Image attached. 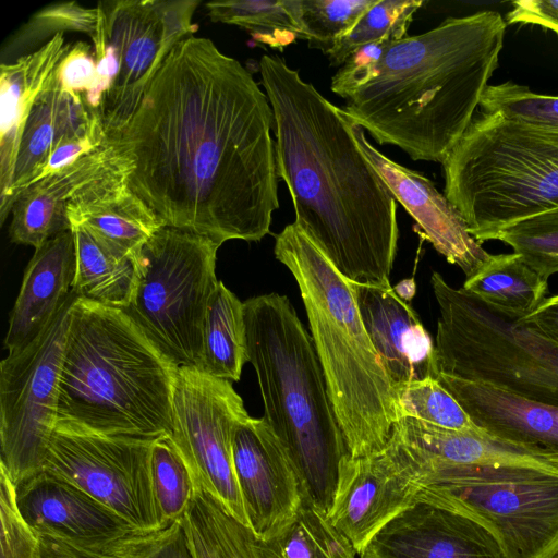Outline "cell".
Returning <instances> with one entry per match:
<instances>
[{
    "label": "cell",
    "instance_id": "cell-28",
    "mask_svg": "<svg viewBox=\"0 0 558 558\" xmlns=\"http://www.w3.org/2000/svg\"><path fill=\"white\" fill-rule=\"evenodd\" d=\"M181 521L195 558H272L265 541L201 486Z\"/></svg>",
    "mask_w": 558,
    "mask_h": 558
},
{
    "label": "cell",
    "instance_id": "cell-12",
    "mask_svg": "<svg viewBox=\"0 0 558 558\" xmlns=\"http://www.w3.org/2000/svg\"><path fill=\"white\" fill-rule=\"evenodd\" d=\"M248 416L232 381L214 377L198 367H178L169 436L195 486L203 487L247 526L233 466L232 442L238 425Z\"/></svg>",
    "mask_w": 558,
    "mask_h": 558
},
{
    "label": "cell",
    "instance_id": "cell-27",
    "mask_svg": "<svg viewBox=\"0 0 558 558\" xmlns=\"http://www.w3.org/2000/svg\"><path fill=\"white\" fill-rule=\"evenodd\" d=\"M75 241L72 291L82 299L125 310L137 281V260L96 239L80 225H71Z\"/></svg>",
    "mask_w": 558,
    "mask_h": 558
},
{
    "label": "cell",
    "instance_id": "cell-29",
    "mask_svg": "<svg viewBox=\"0 0 558 558\" xmlns=\"http://www.w3.org/2000/svg\"><path fill=\"white\" fill-rule=\"evenodd\" d=\"M547 281L517 253L490 254L461 289L492 308L523 317L545 299Z\"/></svg>",
    "mask_w": 558,
    "mask_h": 558
},
{
    "label": "cell",
    "instance_id": "cell-21",
    "mask_svg": "<svg viewBox=\"0 0 558 558\" xmlns=\"http://www.w3.org/2000/svg\"><path fill=\"white\" fill-rule=\"evenodd\" d=\"M353 286L366 331L395 387L435 377V343L414 308L391 286Z\"/></svg>",
    "mask_w": 558,
    "mask_h": 558
},
{
    "label": "cell",
    "instance_id": "cell-17",
    "mask_svg": "<svg viewBox=\"0 0 558 558\" xmlns=\"http://www.w3.org/2000/svg\"><path fill=\"white\" fill-rule=\"evenodd\" d=\"M26 523L50 536L94 554L137 532L130 522L66 480L43 470L15 486Z\"/></svg>",
    "mask_w": 558,
    "mask_h": 558
},
{
    "label": "cell",
    "instance_id": "cell-22",
    "mask_svg": "<svg viewBox=\"0 0 558 558\" xmlns=\"http://www.w3.org/2000/svg\"><path fill=\"white\" fill-rule=\"evenodd\" d=\"M66 216L70 225L84 227L102 243L135 260L144 244L165 227L130 187L118 159L72 194Z\"/></svg>",
    "mask_w": 558,
    "mask_h": 558
},
{
    "label": "cell",
    "instance_id": "cell-39",
    "mask_svg": "<svg viewBox=\"0 0 558 558\" xmlns=\"http://www.w3.org/2000/svg\"><path fill=\"white\" fill-rule=\"evenodd\" d=\"M377 0H300L303 39L328 53Z\"/></svg>",
    "mask_w": 558,
    "mask_h": 558
},
{
    "label": "cell",
    "instance_id": "cell-19",
    "mask_svg": "<svg viewBox=\"0 0 558 558\" xmlns=\"http://www.w3.org/2000/svg\"><path fill=\"white\" fill-rule=\"evenodd\" d=\"M359 558H507L476 520L417 501L392 519Z\"/></svg>",
    "mask_w": 558,
    "mask_h": 558
},
{
    "label": "cell",
    "instance_id": "cell-41",
    "mask_svg": "<svg viewBox=\"0 0 558 558\" xmlns=\"http://www.w3.org/2000/svg\"><path fill=\"white\" fill-rule=\"evenodd\" d=\"M109 558H195L181 519L151 532L137 531L112 544Z\"/></svg>",
    "mask_w": 558,
    "mask_h": 558
},
{
    "label": "cell",
    "instance_id": "cell-31",
    "mask_svg": "<svg viewBox=\"0 0 558 558\" xmlns=\"http://www.w3.org/2000/svg\"><path fill=\"white\" fill-rule=\"evenodd\" d=\"M209 19L248 31L276 49L303 39L300 0H226L206 2Z\"/></svg>",
    "mask_w": 558,
    "mask_h": 558
},
{
    "label": "cell",
    "instance_id": "cell-16",
    "mask_svg": "<svg viewBox=\"0 0 558 558\" xmlns=\"http://www.w3.org/2000/svg\"><path fill=\"white\" fill-rule=\"evenodd\" d=\"M232 454L248 526L269 541L296 515L306 488L264 417L248 416L238 425Z\"/></svg>",
    "mask_w": 558,
    "mask_h": 558
},
{
    "label": "cell",
    "instance_id": "cell-33",
    "mask_svg": "<svg viewBox=\"0 0 558 558\" xmlns=\"http://www.w3.org/2000/svg\"><path fill=\"white\" fill-rule=\"evenodd\" d=\"M57 86L46 89L33 107L20 141L13 180L5 198L0 202V223L11 214L17 196L29 186L45 168L54 141V98Z\"/></svg>",
    "mask_w": 558,
    "mask_h": 558
},
{
    "label": "cell",
    "instance_id": "cell-7",
    "mask_svg": "<svg viewBox=\"0 0 558 558\" xmlns=\"http://www.w3.org/2000/svg\"><path fill=\"white\" fill-rule=\"evenodd\" d=\"M441 165L444 194L481 244L558 207V130L478 111Z\"/></svg>",
    "mask_w": 558,
    "mask_h": 558
},
{
    "label": "cell",
    "instance_id": "cell-6",
    "mask_svg": "<svg viewBox=\"0 0 558 558\" xmlns=\"http://www.w3.org/2000/svg\"><path fill=\"white\" fill-rule=\"evenodd\" d=\"M244 322L264 418L327 513L339 466L351 454L312 338L289 299L276 292L246 300Z\"/></svg>",
    "mask_w": 558,
    "mask_h": 558
},
{
    "label": "cell",
    "instance_id": "cell-26",
    "mask_svg": "<svg viewBox=\"0 0 558 558\" xmlns=\"http://www.w3.org/2000/svg\"><path fill=\"white\" fill-rule=\"evenodd\" d=\"M71 47L63 34H58L39 49L1 63L0 202L12 184L26 120L39 96L53 84L56 68Z\"/></svg>",
    "mask_w": 558,
    "mask_h": 558
},
{
    "label": "cell",
    "instance_id": "cell-36",
    "mask_svg": "<svg viewBox=\"0 0 558 558\" xmlns=\"http://www.w3.org/2000/svg\"><path fill=\"white\" fill-rule=\"evenodd\" d=\"M424 3L422 0H377L327 53L330 64L342 65L360 46L407 37L413 15Z\"/></svg>",
    "mask_w": 558,
    "mask_h": 558
},
{
    "label": "cell",
    "instance_id": "cell-47",
    "mask_svg": "<svg viewBox=\"0 0 558 558\" xmlns=\"http://www.w3.org/2000/svg\"><path fill=\"white\" fill-rule=\"evenodd\" d=\"M92 116L93 112L86 107L82 95L60 92L57 87L53 113V145L60 140L71 136L81 130L89 122Z\"/></svg>",
    "mask_w": 558,
    "mask_h": 558
},
{
    "label": "cell",
    "instance_id": "cell-15",
    "mask_svg": "<svg viewBox=\"0 0 558 558\" xmlns=\"http://www.w3.org/2000/svg\"><path fill=\"white\" fill-rule=\"evenodd\" d=\"M418 490L414 471L387 442L374 454L342 460L327 518L360 556L380 530L416 502Z\"/></svg>",
    "mask_w": 558,
    "mask_h": 558
},
{
    "label": "cell",
    "instance_id": "cell-45",
    "mask_svg": "<svg viewBox=\"0 0 558 558\" xmlns=\"http://www.w3.org/2000/svg\"><path fill=\"white\" fill-rule=\"evenodd\" d=\"M390 44L377 41L355 48L332 76L331 90L347 100L375 76L377 66Z\"/></svg>",
    "mask_w": 558,
    "mask_h": 558
},
{
    "label": "cell",
    "instance_id": "cell-8",
    "mask_svg": "<svg viewBox=\"0 0 558 558\" xmlns=\"http://www.w3.org/2000/svg\"><path fill=\"white\" fill-rule=\"evenodd\" d=\"M435 376L484 381L558 407V343L433 272Z\"/></svg>",
    "mask_w": 558,
    "mask_h": 558
},
{
    "label": "cell",
    "instance_id": "cell-40",
    "mask_svg": "<svg viewBox=\"0 0 558 558\" xmlns=\"http://www.w3.org/2000/svg\"><path fill=\"white\" fill-rule=\"evenodd\" d=\"M480 108L485 113H500L508 119L558 130V96L538 94L511 81L488 85Z\"/></svg>",
    "mask_w": 558,
    "mask_h": 558
},
{
    "label": "cell",
    "instance_id": "cell-32",
    "mask_svg": "<svg viewBox=\"0 0 558 558\" xmlns=\"http://www.w3.org/2000/svg\"><path fill=\"white\" fill-rule=\"evenodd\" d=\"M272 558H357L352 544L329 522L305 489L296 515L265 541Z\"/></svg>",
    "mask_w": 558,
    "mask_h": 558
},
{
    "label": "cell",
    "instance_id": "cell-44",
    "mask_svg": "<svg viewBox=\"0 0 558 558\" xmlns=\"http://www.w3.org/2000/svg\"><path fill=\"white\" fill-rule=\"evenodd\" d=\"M97 27L89 36L94 46L93 53L96 63V81L93 88L82 97L89 111L100 114L102 104L112 89L119 73V60L109 40L105 12L99 3L97 4Z\"/></svg>",
    "mask_w": 558,
    "mask_h": 558
},
{
    "label": "cell",
    "instance_id": "cell-13",
    "mask_svg": "<svg viewBox=\"0 0 558 558\" xmlns=\"http://www.w3.org/2000/svg\"><path fill=\"white\" fill-rule=\"evenodd\" d=\"M151 445L56 426L44 470L82 488L136 530L157 531Z\"/></svg>",
    "mask_w": 558,
    "mask_h": 558
},
{
    "label": "cell",
    "instance_id": "cell-10",
    "mask_svg": "<svg viewBox=\"0 0 558 558\" xmlns=\"http://www.w3.org/2000/svg\"><path fill=\"white\" fill-rule=\"evenodd\" d=\"M484 525L507 558L558 557V473L527 466H440L421 478L416 502Z\"/></svg>",
    "mask_w": 558,
    "mask_h": 558
},
{
    "label": "cell",
    "instance_id": "cell-23",
    "mask_svg": "<svg viewBox=\"0 0 558 558\" xmlns=\"http://www.w3.org/2000/svg\"><path fill=\"white\" fill-rule=\"evenodd\" d=\"M435 378L473 423L490 436L558 454V407L524 398L484 381L444 374Z\"/></svg>",
    "mask_w": 558,
    "mask_h": 558
},
{
    "label": "cell",
    "instance_id": "cell-24",
    "mask_svg": "<svg viewBox=\"0 0 558 558\" xmlns=\"http://www.w3.org/2000/svg\"><path fill=\"white\" fill-rule=\"evenodd\" d=\"M72 230L57 234L35 250L10 314L4 348L16 351L37 338L72 293L75 277Z\"/></svg>",
    "mask_w": 558,
    "mask_h": 558
},
{
    "label": "cell",
    "instance_id": "cell-11",
    "mask_svg": "<svg viewBox=\"0 0 558 558\" xmlns=\"http://www.w3.org/2000/svg\"><path fill=\"white\" fill-rule=\"evenodd\" d=\"M71 295L33 341L0 363V468L14 486L40 473L57 423Z\"/></svg>",
    "mask_w": 558,
    "mask_h": 558
},
{
    "label": "cell",
    "instance_id": "cell-38",
    "mask_svg": "<svg viewBox=\"0 0 558 558\" xmlns=\"http://www.w3.org/2000/svg\"><path fill=\"white\" fill-rule=\"evenodd\" d=\"M98 9L85 8L76 1L60 2L36 12L5 45L4 58L17 59L31 53L58 34L82 32L89 36L96 31Z\"/></svg>",
    "mask_w": 558,
    "mask_h": 558
},
{
    "label": "cell",
    "instance_id": "cell-48",
    "mask_svg": "<svg viewBox=\"0 0 558 558\" xmlns=\"http://www.w3.org/2000/svg\"><path fill=\"white\" fill-rule=\"evenodd\" d=\"M519 320L558 343V294L545 298L532 313Z\"/></svg>",
    "mask_w": 558,
    "mask_h": 558
},
{
    "label": "cell",
    "instance_id": "cell-1",
    "mask_svg": "<svg viewBox=\"0 0 558 558\" xmlns=\"http://www.w3.org/2000/svg\"><path fill=\"white\" fill-rule=\"evenodd\" d=\"M274 112L236 59L191 35L167 54L132 117L107 135L130 187L165 226L258 242L279 208Z\"/></svg>",
    "mask_w": 558,
    "mask_h": 558
},
{
    "label": "cell",
    "instance_id": "cell-49",
    "mask_svg": "<svg viewBox=\"0 0 558 558\" xmlns=\"http://www.w3.org/2000/svg\"><path fill=\"white\" fill-rule=\"evenodd\" d=\"M39 539L40 558H109L105 555L76 548L50 536L39 535Z\"/></svg>",
    "mask_w": 558,
    "mask_h": 558
},
{
    "label": "cell",
    "instance_id": "cell-18",
    "mask_svg": "<svg viewBox=\"0 0 558 558\" xmlns=\"http://www.w3.org/2000/svg\"><path fill=\"white\" fill-rule=\"evenodd\" d=\"M356 145L390 192L415 220L422 235L448 263L457 265L466 278L489 258L482 244L469 232L457 208L422 173L391 160L365 137L364 130L341 109Z\"/></svg>",
    "mask_w": 558,
    "mask_h": 558
},
{
    "label": "cell",
    "instance_id": "cell-20",
    "mask_svg": "<svg viewBox=\"0 0 558 558\" xmlns=\"http://www.w3.org/2000/svg\"><path fill=\"white\" fill-rule=\"evenodd\" d=\"M414 470L420 483L440 466H527L558 473V454L513 444L483 429L459 432L434 426L413 417L396 421L388 440Z\"/></svg>",
    "mask_w": 558,
    "mask_h": 558
},
{
    "label": "cell",
    "instance_id": "cell-37",
    "mask_svg": "<svg viewBox=\"0 0 558 558\" xmlns=\"http://www.w3.org/2000/svg\"><path fill=\"white\" fill-rule=\"evenodd\" d=\"M488 240L511 246L513 253L546 280L558 272V207L501 227Z\"/></svg>",
    "mask_w": 558,
    "mask_h": 558
},
{
    "label": "cell",
    "instance_id": "cell-25",
    "mask_svg": "<svg viewBox=\"0 0 558 558\" xmlns=\"http://www.w3.org/2000/svg\"><path fill=\"white\" fill-rule=\"evenodd\" d=\"M113 148L106 143L63 170L27 186L11 209L9 235L15 244L40 247L57 234L71 230L66 205L72 194L117 162Z\"/></svg>",
    "mask_w": 558,
    "mask_h": 558
},
{
    "label": "cell",
    "instance_id": "cell-3",
    "mask_svg": "<svg viewBox=\"0 0 558 558\" xmlns=\"http://www.w3.org/2000/svg\"><path fill=\"white\" fill-rule=\"evenodd\" d=\"M506 28L499 12L484 10L393 41L341 109L377 143L442 163L475 116Z\"/></svg>",
    "mask_w": 558,
    "mask_h": 558
},
{
    "label": "cell",
    "instance_id": "cell-35",
    "mask_svg": "<svg viewBox=\"0 0 558 558\" xmlns=\"http://www.w3.org/2000/svg\"><path fill=\"white\" fill-rule=\"evenodd\" d=\"M395 392L397 420L413 417L446 429L481 430L435 377L397 385Z\"/></svg>",
    "mask_w": 558,
    "mask_h": 558
},
{
    "label": "cell",
    "instance_id": "cell-9",
    "mask_svg": "<svg viewBox=\"0 0 558 558\" xmlns=\"http://www.w3.org/2000/svg\"><path fill=\"white\" fill-rule=\"evenodd\" d=\"M220 246L205 235L165 226L137 258L136 288L123 311L177 367L202 366Z\"/></svg>",
    "mask_w": 558,
    "mask_h": 558
},
{
    "label": "cell",
    "instance_id": "cell-50",
    "mask_svg": "<svg viewBox=\"0 0 558 558\" xmlns=\"http://www.w3.org/2000/svg\"><path fill=\"white\" fill-rule=\"evenodd\" d=\"M395 292L404 301H411L415 294V282L413 279H404L393 287Z\"/></svg>",
    "mask_w": 558,
    "mask_h": 558
},
{
    "label": "cell",
    "instance_id": "cell-14",
    "mask_svg": "<svg viewBox=\"0 0 558 558\" xmlns=\"http://www.w3.org/2000/svg\"><path fill=\"white\" fill-rule=\"evenodd\" d=\"M119 73L100 109L107 135L126 123L169 51L197 31L199 0L100 1Z\"/></svg>",
    "mask_w": 558,
    "mask_h": 558
},
{
    "label": "cell",
    "instance_id": "cell-46",
    "mask_svg": "<svg viewBox=\"0 0 558 558\" xmlns=\"http://www.w3.org/2000/svg\"><path fill=\"white\" fill-rule=\"evenodd\" d=\"M96 81V63L89 44L77 41L64 54L54 71V83L60 92L86 95Z\"/></svg>",
    "mask_w": 558,
    "mask_h": 558
},
{
    "label": "cell",
    "instance_id": "cell-30",
    "mask_svg": "<svg viewBox=\"0 0 558 558\" xmlns=\"http://www.w3.org/2000/svg\"><path fill=\"white\" fill-rule=\"evenodd\" d=\"M246 362L244 302L219 281L206 312L201 369L217 378L238 381Z\"/></svg>",
    "mask_w": 558,
    "mask_h": 558
},
{
    "label": "cell",
    "instance_id": "cell-2",
    "mask_svg": "<svg viewBox=\"0 0 558 558\" xmlns=\"http://www.w3.org/2000/svg\"><path fill=\"white\" fill-rule=\"evenodd\" d=\"M259 73L294 222L350 282L391 286L397 199L360 150L341 108L277 54L260 58Z\"/></svg>",
    "mask_w": 558,
    "mask_h": 558
},
{
    "label": "cell",
    "instance_id": "cell-51",
    "mask_svg": "<svg viewBox=\"0 0 558 558\" xmlns=\"http://www.w3.org/2000/svg\"><path fill=\"white\" fill-rule=\"evenodd\" d=\"M558 558V557H557Z\"/></svg>",
    "mask_w": 558,
    "mask_h": 558
},
{
    "label": "cell",
    "instance_id": "cell-5",
    "mask_svg": "<svg viewBox=\"0 0 558 558\" xmlns=\"http://www.w3.org/2000/svg\"><path fill=\"white\" fill-rule=\"evenodd\" d=\"M274 253L299 287L350 454L362 458L380 451L397 421L395 385L366 331L353 283L295 222L276 235Z\"/></svg>",
    "mask_w": 558,
    "mask_h": 558
},
{
    "label": "cell",
    "instance_id": "cell-43",
    "mask_svg": "<svg viewBox=\"0 0 558 558\" xmlns=\"http://www.w3.org/2000/svg\"><path fill=\"white\" fill-rule=\"evenodd\" d=\"M106 143L107 133L102 119L99 113L93 112L86 125L53 145L45 168L33 183L63 170L80 158L100 149Z\"/></svg>",
    "mask_w": 558,
    "mask_h": 558
},
{
    "label": "cell",
    "instance_id": "cell-4",
    "mask_svg": "<svg viewBox=\"0 0 558 558\" xmlns=\"http://www.w3.org/2000/svg\"><path fill=\"white\" fill-rule=\"evenodd\" d=\"M177 371L123 310L77 296L56 426L154 442L171 434Z\"/></svg>",
    "mask_w": 558,
    "mask_h": 558
},
{
    "label": "cell",
    "instance_id": "cell-34",
    "mask_svg": "<svg viewBox=\"0 0 558 558\" xmlns=\"http://www.w3.org/2000/svg\"><path fill=\"white\" fill-rule=\"evenodd\" d=\"M150 473L161 530L184 515L195 490L192 474L169 435L151 445Z\"/></svg>",
    "mask_w": 558,
    "mask_h": 558
},
{
    "label": "cell",
    "instance_id": "cell-42",
    "mask_svg": "<svg viewBox=\"0 0 558 558\" xmlns=\"http://www.w3.org/2000/svg\"><path fill=\"white\" fill-rule=\"evenodd\" d=\"M0 558H40L39 535L26 523L17 504L15 486L0 468Z\"/></svg>",
    "mask_w": 558,
    "mask_h": 558
}]
</instances>
